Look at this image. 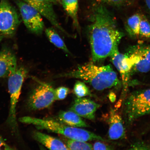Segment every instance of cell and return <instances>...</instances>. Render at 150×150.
Segmentation results:
<instances>
[{
  "instance_id": "obj_22",
  "label": "cell",
  "mask_w": 150,
  "mask_h": 150,
  "mask_svg": "<svg viewBox=\"0 0 150 150\" xmlns=\"http://www.w3.org/2000/svg\"><path fill=\"white\" fill-rule=\"evenodd\" d=\"M139 35L144 38L150 39V23L145 17L142 15L140 24Z\"/></svg>"
},
{
  "instance_id": "obj_7",
  "label": "cell",
  "mask_w": 150,
  "mask_h": 150,
  "mask_svg": "<svg viewBox=\"0 0 150 150\" xmlns=\"http://www.w3.org/2000/svg\"><path fill=\"white\" fill-rule=\"evenodd\" d=\"M21 22L19 16L8 0H0V34L11 37Z\"/></svg>"
},
{
  "instance_id": "obj_24",
  "label": "cell",
  "mask_w": 150,
  "mask_h": 150,
  "mask_svg": "<svg viewBox=\"0 0 150 150\" xmlns=\"http://www.w3.org/2000/svg\"><path fill=\"white\" fill-rule=\"evenodd\" d=\"M125 1L126 0H97L99 3L117 7L122 5L125 3Z\"/></svg>"
},
{
  "instance_id": "obj_16",
  "label": "cell",
  "mask_w": 150,
  "mask_h": 150,
  "mask_svg": "<svg viewBox=\"0 0 150 150\" xmlns=\"http://www.w3.org/2000/svg\"><path fill=\"white\" fill-rule=\"evenodd\" d=\"M57 117L60 122L69 126L76 127H89V125L81 117L70 110L69 111L60 112Z\"/></svg>"
},
{
  "instance_id": "obj_18",
  "label": "cell",
  "mask_w": 150,
  "mask_h": 150,
  "mask_svg": "<svg viewBox=\"0 0 150 150\" xmlns=\"http://www.w3.org/2000/svg\"><path fill=\"white\" fill-rule=\"evenodd\" d=\"M45 32L49 40L54 45L63 50L66 53L71 54L63 39L53 28H47Z\"/></svg>"
},
{
  "instance_id": "obj_4",
  "label": "cell",
  "mask_w": 150,
  "mask_h": 150,
  "mask_svg": "<svg viewBox=\"0 0 150 150\" xmlns=\"http://www.w3.org/2000/svg\"><path fill=\"white\" fill-rule=\"evenodd\" d=\"M123 120L126 127L140 117L150 114V89L137 90L126 96L123 107Z\"/></svg>"
},
{
  "instance_id": "obj_6",
  "label": "cell",
  "mask_w": 150,
  "mask_h": 150,
  "mask_svg": "<svg viewBox=\"0 0 150 150\" xmlns=\"http://www.w3.org/2000/svg\"><path fill=\"white\" fill-rule=\"evenodd\" d=\"M38 82V85L31 91L28 99L27 106L30 110L48 108L56 100L55 89L50 84Z\"/></svg>"
},
{
  "instance_id": "obj_17",
  "label": "cell",
  "mask_w": 150,
  "mask_h": 150,
  "mask_svg": "<svg viewBox=\"0 0 150 150\" xmlns=\"http://www.w3.org/2000/svg\"><path fill=\"white\" fill-rule=\"evenodd\" d=\"M61 3L67 13L72 19L74 27L80 33V27L78 16V0H61Z\"/></svg>"
},
{
  "instance_id": "obj_30",
  "label": "cell",
  "mask_w": 150,
  "mask_h": 150,
  "mask_svg": "<svg viewBox=\"0 0 150 150\" xmlns=\"http://www.w3.org/2000/svg\"><path fill=\"white\" fill-rule=\"evenodd\" d=\"M3 38V35H2L1 34H0V42H1Z\"/></svg>"
},
{
  "instance_id": "obj_9",
  "label": "cell",
  "mask_w": 150,
  "mask_h": 150,
  "mask_svg": "<svg viewBox=\"0 0 150 150\" xmlns=\"http://www.w3.org/2000/svg\"><path fill=\"white\" fill-rule=\"evenodd\" d=\"M110 57L112 62L120 74L123 87V95H124V98L126 96L134 63L128 54L121 53L118 48L112 52Z\"/></svg>"
},
{
  "instance_id": "obj_10",
  "label": "cell",
  "mask_w": 150,
  "mask_h": 150,
  "mask_svg": "<svg viewBox=\"0 0 150 150\" xmlns=\"http://www.w3.org/2000/svg\"><path fill=\"white\" fill-rule=\"evenodd\" d=\"M127 54L134 63L132 73H147L150 71V46H134Z\"/></svg>"
},
{
  "instance_id": "obj_20",
  "label": "cell",
  "mask_w": 150,
  "mask_h": 150,
  "mask_svg": "<svg viewBox=\"0 0 150 150\" xmlns=\"http://www.w3.org/2000/svg\"><path fill=\"white\" fill-rule=\"evenodd\" d=\"M86 142L70 139L67 140V146L69 150L93 149V146Z\"/></svg>"
},
{
  "instance_id": "obj_26",
  "label": "cell",
  "mask_w": 150,
  "mask_h": 150,
  "mask_svg": "<svg viewBox=\"0 0 150 150\" xmlns=\"http://www.w3.org/2000/svg\"><path fill=\"white\" fill-rule=\"evenodd\" d=\"M131 149H150V146L143 142H136L132 145Z\"/></svg>"
},
{
  "instance_id": "obj_25",
  "label": "cell",
  "mask_w": 150,
  "mask_h": 150,
  "mask_svg": "<svg viewBox=\"0 0 150 150\" xmlns=\"http://www.w3.org/2000/svg\"><path fill=\"white\" fill-rule=\"evenodd\" d=\"M114 149L111 146L101 142H96L93 146V149L94 150H111Z\"/></svg>"
},
{
  "instance_id": "obj_19",
  "label": "cell",
  "mask_w": 150,
  "mask_h": 150,
  "mask_svg": "<svg viewBox=\"0 0 150 150\" xmlns=\"http://www.w3.org/2000/svg\"><path fill=\"white\" fill-rule=\"evenodd\" d=\"M142 15L136 14L132 15L127 19L126 29L127 33L131 36H140V24Z\"/></svg>"
},
{
  "instance_id": "obj_11",
  "label": "cell",
  "mask_w": 150,
  "mask_h": 150,
  "mask_svg": "<svg viewBox=\"0 0 150 150\" xmlns=\"http://www.w3.org/2000/svg\"><path fill=\"white\" fill-rule=\"evenodd\" d=\"M36 9L42 16H44L54 27L64 34L70 36L62 27L58 21L54 10L53 4L49 0H22Z\"/></svg>"
},
{
  "instance_id": "obj_5",
  "label": "cell",
  "mask_w": 150,
  "mask_h": 150,
  "mask_svg": "<svg viewBox=\"0 0 150 150\" xmlns=\"http://www.w3.org/2000/svg\"><path fill=\"white\" fill-rule=\"evenodd\" d=\"M28 73V70L25 67H17L13 74L8 77V85L10 97V106L7 122L11 130L16 134H17L18 132L16 108L20 98L22 84Z\"/></svg>"
},
{
  "instance_id": "obj_8",
  "label": "cell",
  "mask_w": 150,
  "mask_h": 150,
  "mask_svg": "<svg viewBox=\"0 0 150 150\" xmlns=\"http://www.w3.org/2000/svg\"><path fill=\"white\" fill-rule=\"evenodd\" d=\"M19 9L26 27L31 32L37 35L42 34L44 24L41 16L36 9L22 0H14Z\"/></svg>"
},
{
  "instance_id": "obj_21",
  "label": "cell",
  "mask_w": 150,
  "mask_h": 150,
  "mask_svg": "<svg viewBox=\"0 0 150 150\" xmlns=\"http://www.w3.org/2000/svg\"><path fill=\"white\" fill-rule=\"evenodd\" d=\"M74 91L75 95L78 98L92 96L88 88L84 82L81 81H78L76 82Z\"/></svg>"
},
{
  "instance_id": "obj_2",
  "label": "cell",
  "mask_w": 150,
  "mask_h": 150,
  "mask_svg": "<svg viewBox=\"0 0 150 150\" xmlns=\"http://www.w3.org/2000/svg\"><path fill=\"white\" fill-rule=\"evenodd\" d=\"M94 63L93 62L80 65L74 70L56 77L79 79L98 91L121 87V82L111 65L98 66Z\"/></svg>"
},
{
  "instance_id": "obj_13",
  "label": "cell",
  "mask_w": 150,
  "mask_h": 150,
  "mask_svg": "<svg viewBox=\"0 0 150 150\" xmlns=\"http://www.w3.org/2000/svg\"><path fill=\"white\" fill-rule=\"evenodd\" d=\"M100 105L91 99L86 98H77L70 110L76 112L80 117L90 120L95 119V113Z\"/></svg>"
},
{
  "instance_id": "obj_12",
  "label": "cell",
  "mask_w": 150,
  "mask_h": 150,
  "mask_svg": "<svg viewBox=\"0 0 150 150\" xmlns=\"http://www.w3.org/2000/svg\"><path fill=\"white\" fill-rule=\"evenodd\" d=\"M108 122V136L110 140H117L126 138L124 121L116 110L110 109Z\"/></svg>"
},
{
  "instance_id": "obj_3",
  "label": "cell",
  "mask_w": 150,
  "mask_h": 150,
  "mask_svg": "<svg viewBox=\"0 0 150 150\" xmlns=\"http://www.w3.org/2000/svg\"><path fill=\"white\" fill-rule=\"evenodd\" d=\"M21 122L34 125L39 130L45 129L62 135L70 139L87 142L97 140L105 141L100 136L84 129L64 124L61 122L48 119L24 117L19 119Z\"/></svg>"
},
{
  "instance_id": "obj_28",
  "label": "cell",
  "mask_w": 150,
  "mask_h": 150,
  "mask_svg": "<svg viewBox=\"0 0 150 150\" xmlns=\"http://www.w3.org/2000/svg\"><path fill=\"white\" fill-rule=\"evenodd\" d=\"M146 5L150 13V0H145Z\"/></svg>"
},
{
  "instance_id": "obj_27",
  "label": "cell",
  "mask_w": 150,
  "mask_h": 150,
  "mask_svg": "<svg viewBox=\"0 0 150 150\" xmlns=\"http://www.w3.org/2000/svg\"><path fill=\"white\" fill-rule=\"evenodd\" d=\"M12 149L10 146L5 142L3 139L0 136V150H11Z\"/></svg>"
},
{
  "instance_id": "obj_15",
  "label": "cell",
  "mask_w": 150,
  "mask_h": 150,
  "mask_svg": "<svg viewBox=\"0 0 150 150\" xmlns=\"http://www.w3.org/2000/svg\"><path fill=\"white\" fill-rule=\"evenodd\" d=\"M34 139L51 150H69L67 145L58 139L44 133L35 131L33 134Z\"/></svg>"
},
{
  "instance_id": "obj_23",
  "label": "cell",
  "mask_w": 150,
  "mask_h": 150,
  "mask_svg": "<svg viewBox=\"0 0 150 150\" xmlns=\"http://www.w3.org/2000/svg\"><path fill=\"white\" fill-rule=\"evenodd\" d=\"M55 92L56 100H62L66 98L70 90L67 88L61 87L55 89Z\"/></svg>"
},
{
  "instance_id": "obj_29",
  "label": "cell",
  "mask_w": 150,
  "mask_h": 150,
  "mask_svg": "<svg viewBox=\"0 0 150 150\" xmlns=\"http://www.w3.org/2000/svg\"><path fill=\"white\" fill-rule=\"evenodd\" d=\"M49 1L51 2L53 4L61 3V0H49Z\"/></svg>"
},
{
  "instance_id": "obj_14",
  "label": "cell",
  "mask_w": 150,
  "mask_h": 150,
  "mask_svg": "<svg viewBox=\"0 0 150 150\" xmlns=\"http://www.w3.org/2000/svg\"><path fill=\"white\" fill-rule=\"evenodd\" d=\"M16 68L17 61L14 54L8 48H3L0 51V78L8 77Z\"/></svg>"
},
{
  "instance_id": "obj_1",
  "label": "cell",
  "mask_w": 150,
  "mask_h": 150,
  "mask_svg": "<svg viewBox=\"0 0 150 150\" xmlns=\"http://www.w3.org/2000/svg\"><path fill=\"white\" fill-rule=\"evenodd\" d=\"M89 28L92 59L93 63L110 57L123 36L118 29L114 17L104 4L97 3L92 9Z\"/></svg>"
}]
</instances>
